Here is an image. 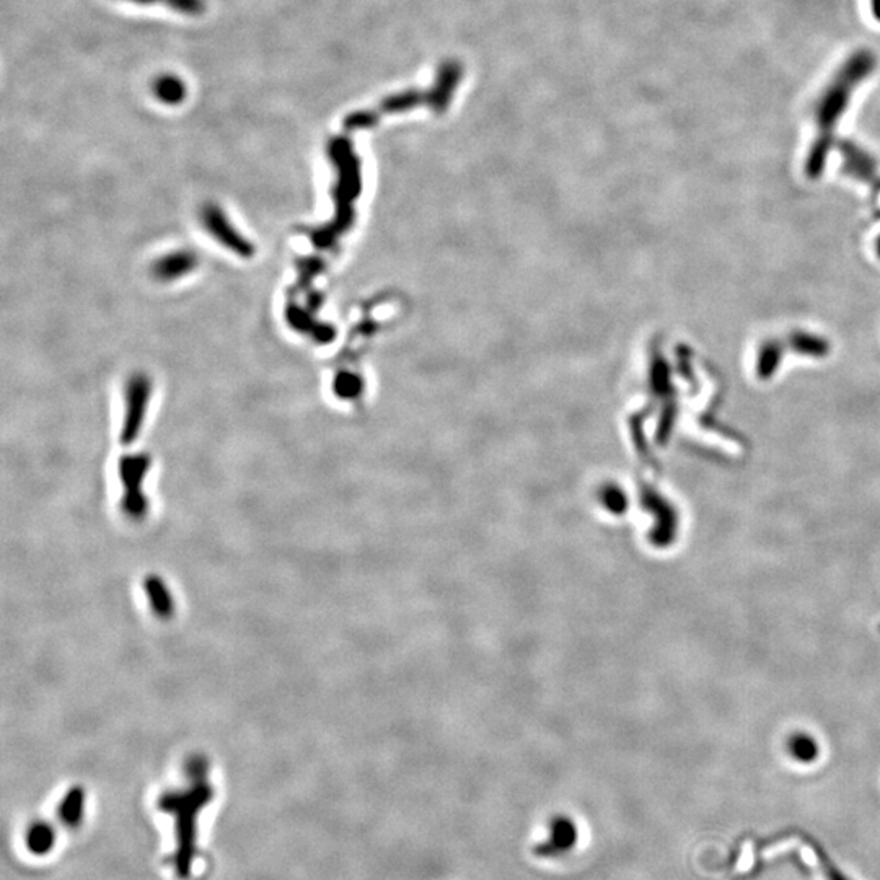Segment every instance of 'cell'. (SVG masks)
Instances as JSON below:
<instances>
[{
  "label": "cell",
  "instance_id": "cell-8",
  "mask_svg": "<svg viewBox=\"0 0 880 880\" xmlns=\"http://www.w3.org/2000/svg\"><path fill=\"white\" fill-rule=\"evenodd\" d=\"M26 848L37 856H45L56 844V832L47 822L31 823L25 835Z\"/></svg>",
  "mask_w": 880,
  "mask_h": 880
},
{
  "label": "cell",
  "instance_id": "cell-11",
  "mask_svg": "<svg viewBox=\"0 0 880 880\" xmlns=\"http://www.w3.org/2000/svg\"><path fill=\"white\" fill-rule=\"evenodd\" d=\"M194 265H196V261L191 257L190 253H175V255H168L165 258L160 259L153 271L159 276L160 279L168 281V279H176L180 276L190 273Z\"/></svg>",
  "mask_w": 880,
  "mask_h": 880
},
{
  "label": "cell",
  "instance_id": "cell-7",
  "mask_svg": "<svg viewBox=\"0 0 880 880\" xmlns=\"http://www.w3.org/2000/svg\"><path fill=\"white\" fill-rule=\"evenodd\" d=\"M577 842V830L570 820H556L551 827V835L547 843L539 848V854L543 856H556L572 850Z\"/></svg>",
  "mask_w": 880,
  "mask_h": 880
},
{
  "label": "cell",
  "instance_id": "cell-6",
  "mask_svg": "<svg viewBox=\"0 0 880 880\" xmlns=\"http://www.w3.org/2000/svg\"><path fill=\"white\" fill-rule=\"evenodd\" d=\"M786 751L799 765H812L820 759L822 745L809 730H796L786 739Z\"/></svg>",
  "mask_w": 880,
  "mask_h": 880
},
{
  "label": "cell",
  "instance_id": "cell-14",
  "mask_svg": "<svg viewBox=\"0 0 880 880\" xmlns=\"http://www.w3.org/2000/svg\"><path fill=\"white\" fill-rule=\"evenodd\" d=\"M186 774L191 782L205 781L207 776V761L203 757H193L186 761Z\"/></svg>",
  "mask_w": 880,
  "mask_h": 880
},
{
  "label": "cell",
  "instance_id": "cell-15",
  "mask_svg": "<svg viewBox=\"0 0 880 880\" xmlns=\"http://www.w3.org/2000/svg\"><path fill=\"white\" fill-rule=\"evenodd\" d=\"M871 10H873V16H875V20L880 22V0H871Z\"/></svg>",
  "mask_w": 880,
  "mask_h": 880
},
{
  "label": "cell",
  "instance_id": "cell-2",
  "mask_svg": "<svg viewBox=\"0 0 880 880\" xmlns=\"http://www.w3.org/2000/svg\"><path fill=\"white\" fill-rule=\"evenodd\" d=\"M214 791L207 781L191 782L190 790L170 791L159 799L162 812L175 819L176 851L173 865L180 879H188L198 846V817L203 807L213 801Z\"/></svg>",
  "mask_w": 880,
  "mask_h": 880
},
{
  "label": "cell",
  "instance_id": "cell-4",
  "mask_svg": "<svg viewBox=\"0 0 880 880\" xmlns=\"http://www.w3.org/2000/svg\"><path fill=\"white\" fill-rule=\"evenodd\" d=\"M149 396H151L149 380L144 375H136L128 385V411H126V421H124L121 435L124 445L131 444L139 435Z\"/></svg>",
  "mask_w": 880,
  "mask_h": 880
},
{
  "label": "cell",
  "instance_id": "cell-10",
  "mask_svg": "<svg viewBox=\"0 0 880 880\" xmlns=\"http://www.w3.org/2000/svg\"><path fill=\"white\" fill-rule=\"evenodd\" d=\"M85 815V792L82 788H72L62 799L59 805V819L68 828H76L82 823Z\"/></svg>",
  "mask_w": 880,
  "mask_h": 880
},
{
  "label": "cell",
  "instance_id": "cell-5",
  "mask_svg": "<svg viewBox=\"0 0 880 880\" xmlns=\"http://www.w3.org/2000/svg\"><path fill=\"white\" fill-rule=\"evenodd\" d=\"M203 220H204V225L211 234H213L214 238H217L222 245H225L227 248L232 251L238 253L240 257H245L248 258L253 255V245L250 242H246L240 234L236 232V228L230 225L227 217L224 215V213L220 211L217 205H205L204 213H203Z\"/></svg>",
  "mask_w": 880,
  "mask_h": 880
},
{
  "label": "cell",
  "instance_id": "cell-12",
  "mask_svg": "<svg viewBox=\"0 0 880 880\" xmlns=\"http://www.w3.org/2000/svg\"><path fill=\"white\" fill-rule=\"evenodd\" d=\"M153 93L162 101L170 103V105H176L186 97V87L178 77L163 76L159 77L153 82Z\"/></svg>",
  "mask_w": 880,
  "mask_h": 880
},
{
  "label": "cell",
  "instance_id": "cell-9",
  "mask_svg": "<svg viewBox=\"0 0 880 880\" xmlns=\"http://www.w3.org/2000/svg\"><path fill=\"white\" fill-rule=\"evenodd\" d=\"M145 592L149 595L155 615L160 618H170L173 615V597L160 577L145 579Z\"/></svg>",
  "mask_w": 880,
  "mask_h": 880
},
{
  "label": "cell",
  "instance_id": "cell-13",
  "mask_svg": "<svg viewBox=\"0 0 880 880\" xmlns=\"http://www.w3.org/2000/svg\"><path fill=\"white\" fill-rule=\"evenodd\" d=\"M131 2H136V4H144V5H152V4H160V5H165L168 8H173L176 12L180 14H184V16H201L205 10L204 0H131Z\"/></svg>",
  "mask_w": 880,
  "mask_h": 880
},
{
  "label": "cell",
  "instance_id": "cell-3",
  "mask_svg": "<svg viewBox=\"0 0 880 880\" xmlns=\"http://www.w3.org/2000/svg\"><path fill=\"white\" fill-rule=\"evenodd\" d=\"M149 468V458L145 456H128L121 460V478L124 481V510L126 514L134 519H139L147 510V501L141 493V481L145 477Z\"/></svg>",
  "mask_w": 880,
  "mask_h": 880
},
{
  "label": "cell",
  "instance_id": "cell-1",
  "mask_svg": "<svg viewBox=\"0 0 880 880\" xmlns=\"http://www.w3.org/2000/svg\"><path fill=\"white\" fill-rule=\"evenodd\" d=\"M875 66H877V58L869 49H859L843 64L842 68L833 77V80L822 93L815 110L819 134L813 142L812 151L809 153V162H807V172L811 175H819L822 172L830 145L833 141L836 122L840 121L843 113L846 111L854 89L873 74Z\"/></svg>",
  "mask_w": 880,
  "mask_h": 880
}]
</instances>
